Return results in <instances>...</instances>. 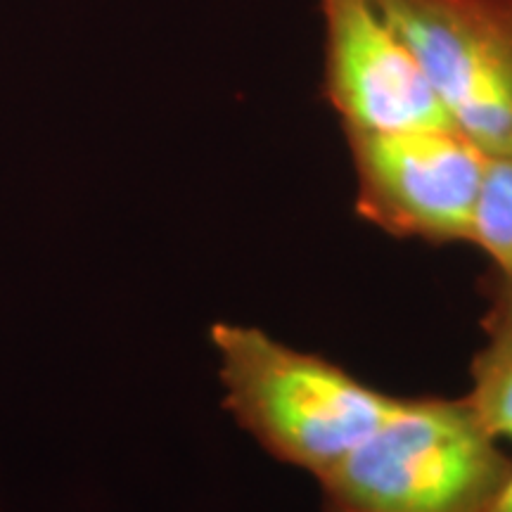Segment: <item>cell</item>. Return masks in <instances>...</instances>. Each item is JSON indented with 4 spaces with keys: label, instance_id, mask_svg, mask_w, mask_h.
Segmentation results:
<instances>
[{
    "label": "cell",
    "instance_id": "obj_1",
    "mask_svg": "<svg viewBox=\"0 0 512 512\" xmlns=\"http://www.w3.org/2000/svg\"><path fill=\"white\" fill-rule=\"evenodd\" d=\"M226 406L271 456L323 477L396 411L337 363L306 354L259 328L216 323Z\"/></svg>",
    "mask_w": 512,
    "mask_h": 512
},
{
    "label": "cell",
    "instance_id": "obj_2",
    "mask_svg": "<svg viewBox=\"0 0 512 512\" xmlns=\"http://www.w3.org/2000/svg\"><path fill=\"white\" fill-rule=\"evenodd\" d=\"M510 475L465 399H401L318 482L325 512H482Z\"/></svg>",
    "mask_w": 512,
    "mask_h": 512
},
{
    "label": "cell",
    "instance_id": "obj_3",
    "mask_svg": "<svg viewBox=\"0 0 512 512\" xmlns=\"http://www.w3.org/2000/svg\"><path fill=\"white\" fill-rule=\"evenodd\" d=\"M486 157L512 159V0H375Z\"/></svg>",
    "mask_w": 512,
    "mask_h": 512
},
{
    "label": "cell",
    "instance_id": "obj_4",
    "mask_svg": "<svg viewBox=\"0 0 512 512\" xmlns=\"http://www.w3.org/2000/svg\"><path fill=\"white\" fill-rule=\"evenodd\" d=\"M358 214L401 235L470 242L489 157L458 128L347 133Z\"/></svg>",
    "mask_w": 512,
    "mask_h": 512
},
{
    "label": "cell",
    "instance_id": "obj_5",
    "mask_svg": "<svg viewBox=\"0 0 512 512\" xmlns=\"http://www.w3.org/2000/svg\"><path fill=\"white\" fill-rule=\"evenodd\" d=\"M325 29V95L344 133L456 128L375 0H318Z\"/></svg>",
    "mask_w": 512,
    "mask_h": 512
},
{
    "label": "cell",
    "instance_id": "obj_6",
    "mask_svg": "<svg viewBox=\"0 0 512 512\" xmlns=\"http://www.w3.org/2000/svg\"><path fill=\"white\" fill-rule=\"evenodd\" d=\"M489 342L472 361L465 401L494 439H512V330H486Z\"/></svg>",
    "mask_w": 512,
    "mask_h": 512
},
{
    "label": "cell",
    "instance_id": "obj_7",
    "mask_svg": "<svg viewBox=\"0 0 512 512\" xmlns=\"http://www.w3.org/2000/svg\"><path fill=\"white\" fill-rule=\"evenodd\" d=\"M470 242L494 261L498 278L512 285V159L486 162Z\"/></svg>",
    "mask_w": 512,
    "mask_h": 512
},
{
    "label": "cell",
    "instance_id": "obj_8",
    "mask_svg": "<svg viewBox=\"0 0 512 512\" xmlns=\"http://www.w3.org/2000/svg\"><path fill=\"white\" fill-rule=\"evenodd\" d=\"M486 330H512V285L503 283L496 275L491 287V309L484 318Z\"/></svg>",
    "mask_w": 512,
    "mask_h": 512
},
{
    "label": "cell",
    "instance_id": "obj_9",
    "mask_svg": "<svg viewBox=\"0 0 512 512\" xmlns=\"http://www.w3.org/2000/svg\"><path fill=\"white\" fill-rule=\"evenodd\" d=\"M482 512H512V475L505 479L501 489H498L494 498L486 503V508Z\"/></svg>",
    "mask_w": 512,
    "mask_h": 512
}]
</instances>
